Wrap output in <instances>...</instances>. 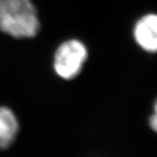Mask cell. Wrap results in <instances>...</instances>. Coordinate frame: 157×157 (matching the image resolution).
<instances>
[{"instance_id": "2", "label": "cell", "mask_w": 157, "mask_h": 157, "mask_svg": "<svg viewBox=\"0 0 157 157\" xmlns=\"http://www.w3.org/2000/svg\"><path fill=\"white\" fill-rule=\"evenodd\" d=\"M88 59V50L84 43L77 39L62 42L53 55L52 67L62 79L72 80L81 73Z\"/></svg>"}, {"instance_id": "3", "label": "cell", "mask_w": 157, "mask_h": 157, "mask_svg": "<svg viewBox=\"0 0 157 157\" xmlns=\"http://www.w3.org/2000/svg\"><path fill=\"white\" fill-rule=\"evenodd\" d=\"M133 36L136 44L143 51L157 52V14L147 13L135 23Z\"/></svg>"}, {"instance_id": "1", "label": "cell", "mask_w": 157, "mask_h": 157, "mask_svg": "<svg viewBox=\"0 0 157 157\" xmlns=\"http://www.w3.org/2000/svg\"><path fill=\"white\" fill-rule=\"evenodd\" d=\"M40 28L32 0H0V32L14 39H32Z\"/></svg>"}, {"instance_id": "4", "label": "cell", "mask_w": 157, "mask_h": 157, "mask_svg": "<svg viewBox=\"0 0 157 157\" xmlns=\"http://www.w3.org/2000/svg\"><path fill=\"white\" fill-rule=\"evenodd\" d=\"M19 125L17 116L9 107L0 106V149L11 146L17 137Z\"/></svg>"}, {"instance_id": "5", "label": "cell", "mask_w": 157, "mask_h": 157, "mask_svg": "<svg viewBox=\"0 0 157 157\" xmlns=\"http://www.w3.org/2000/svg\"><path fill=\"white\" fill-rule=\"evenodd\" d=\"M149 126L151 129L157 134V100L155 101L154 104V113L149 117Z\"/></svg>"}]
</instances>
